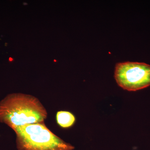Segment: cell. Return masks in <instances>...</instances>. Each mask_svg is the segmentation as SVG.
Instances as JSON below:
<instances>
[{
	"mask_svg": "<svg viewBox=\"0 0 150 150\" xmlns=\"http://www.w3.org/2000/svg\"><path fill=\"white\" fill-rule=\"evenodd\" d=\"M47 117L46 108L39 100L32 96L11 94L0 102V122L11 128L43 123Z\"/></svg>",
	"mask_w": 150,
	"mask_h": 150,
	"instance_id": "cell-1",
	"label": "cell"
},
{
	"mask_svg": "<svg viewBox=\"0 0 150 150\" xmlns=\"http://www.w3.org/2000/svg\"><path fill=\"white\" fill-rule=\"evenodd\" d=\"M18 150H73L72 145L51 132L43 123L12 127Z\"/></svg>",
	"mask_w": 150,
	"mask_h": 150,
	"instance_id": "cell-2",
	"label": "cell"
},
{
	"mask_svg": "<svg viewBox=\"0 0 150 150\" xmlns=\"http://www.w3.org/2000/svg\"><path fill=\"white\" fill-rule=\"evenodd\" d=\"M114 78L123 89L135 91L150 86V65L144 63L124 62L116 64Z\"/></svg>",
	"mask_w": 150,
	"mask_h": 150,
	"instance_id": "cell-3",
	"label": "cell"
},
{
	"mask_svg": "<svg viewBox=\"0 0 150 150\" xmlns=\"http://www.w3.org/2000/svg\"><path fill=\"white\" fill-rule=\"evenodd\" d=\"M57 123L62 128H69L74 125L76 118L72 113L69 111H58L56 114Z\"/></svg>",
	"mask_w": 150,
	"mask_h": 150,
	"instance_id": "cell-4",
	"label": "cell"
}]
</instances>
